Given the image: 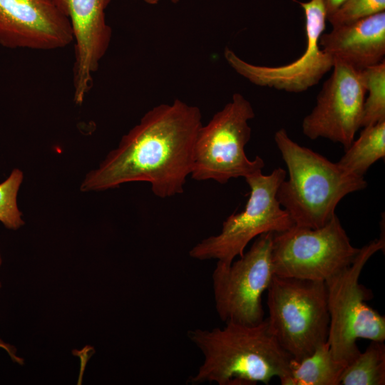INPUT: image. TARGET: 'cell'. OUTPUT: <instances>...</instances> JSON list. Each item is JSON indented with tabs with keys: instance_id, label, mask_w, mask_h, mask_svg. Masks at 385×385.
<instances>
[{
	"instance_id": "obj_1",
	"label": "cell",
	"mask_w": 385,
	"mask_h": 385,
	"mask_svg": "<svg viewBox=\"0 0 385 385\" xmlns=\"http://www.w3.org/2000/svg\"><path fill=\"white\" fill-rule=\"evenodd\" d=\"M201 118L198 107L179 99L153 107L123 135L98 167L88 172L81 190L101 191L126 183L147 182L158 197L182 194L192 172Z\"/></svg>"
},
{
	"instance_id": "obj_24",
	"label": "cell",
	"mask_w": 385,
	"mask_h": 385,
	"mask_svg": "<svg viewBox=\"0 0 385 385\" xmlns=\"http://www.w3.org/2000/svg\"><path fill=\"white\" fill-rule=\"evenodd\" d=\"M1 262H2V260H1V253H0V266L1 265ZM1 284L0 282V288H1Z\"/></svg>"
},
{
	"instance_id": "obj_12",
	"label": "cell",
	"mask_w": 385,
	"mask_h": 385,
	"mask_svg": "<svg viewBox=\"0 0 385 385\" xmlns=\"http://www.w3.org/2000/svg\"><path fill=\"white\" fill-rule=\"evenodd\" d=\"M73 42L69 19L53 0H0V45L55 50Z\"/></svg>"
},
{
	"instance_id": "obj_2",
	"label": "cell",
	"mask_w": 385,
	"mask_h": 385,
	"mask_svg": "<svg viewBox=\"0 0 385 385\" xmlns=\"http://www.w3.org/2000/svg\"><path fill=\"white\" fill-rule=\"evenodd\" d=\"M225 324L223 328L188 332V339L204 356L197 372L188 382L268 384L277 377L285 385L294 360L271 334L266 319L256 325Z\"/></svg>"
},
{
	"instance_id": "obj_10",
	"label": "cell",
	"mask_w": 385,
	"mask_h": 385,
	"mask_svg": "<svg viewBox=\"0 0 385 385\" xmlns=\"http://www.w3.org/2000/svg\"><path fill=\"white\" fill-rule=\"evenodd\" d=\"M305 16L307 46L295 61L283 66L254 65L240 58L226 48L224 56L228 64L252 83L284 91L301 93L317 84L332 69L334 60L319 44L326 28L327 14L321 0L299 3Z\"/></svg>"
},
{
	"instance_id": "obj_15",
	"label": "cell",
	"mask_w": 385,
	"mask_h": 385,
	"mask_svg": "<svg viewBox=\"0 0 385 385\" xmlns=\"http://www.w3.org/2000/svg\"><path fill=\"white\" fill-rule=\"evenodd\" d=\"M346 366L333 357L327 341L302 360L294 361L285 385H339Z\"/></svg>"
},
{
	"instance_id": "obj_3",
	"label": "cell",
	"mask_w": 385,
	"mask_h": 385,
	"mask_svg": "<svg viewBox=\"0 0 385 385\" xmlns=\"http://www.w3.org/2000/svg\"><path fill=\"white\" fill-rule=\"evenodd\" d=\"M274 139L289 175L279 185L277 198L294 225L312 229L325 225L346 195L366 188L364 177L300 145L285 129L276 131Z\"/></svg>"
},
{
	"instance_id": "obj_9",
	"label": "cell",
	"mask_w": 385,
	"mask_h": 385,
	"mask_svg": "<svg viewBox=\"0 0 385 385\" xmlns=\"http://www.w3.org/2000/svg\"><path fill=\"white\" fill-rule=\"evenodd\" d=\"M272 236L273 232L259 235L250 250L230 264L217 262L212 289L215 309L222 322L256 325L265 319L262 297L274 275Z\"/></svg>"
},
{
	"instance_id": "obj_18",
	"label": "cell",
	"mask_w": 385,
	"mask_h": 385,
	"mask_svg": "<svg viewBox=\"0 0 385 385\" xmlns=\"http://www.w3.org/2000/svg\"><path fill=\"white\" fill-rule=\"evenodd\" d=\"M361 72L368 92L361 120V127H365L385 120V60Z\"/></svg>"
},
{
	"instance_id": "obj_7",
	"label": "cell",
	"mask_w": 385,
	"mask_h": 385,
	"mask_svg": "<svg viewBox=\"0 0 385 385\" xmlns=\"http://www.w3.org/2000/svg\"><path fill=\"white\" fill-rule=\"evenodd\" d=\"M286 174L283 168H277L269 175L261 171L245 178L250 193L244 210L227 217L219 234L196 244L189 251L190 257L230 264L236 257L244 254L245 247L254 238L294 226L289 215L277 198L278 188Z\"/></svg>"
},
{
	"instance_id": "obj_14",
	"label": "cell",
	"mask_w": 385,
	"mask_h": 385,
	"mask_svg": "<svg viewBox=\"0 0 385 385\" xmlns=\"http://www.w3.org/2000/svg\"><path fill=\"white\" fill-rule=\"evenodd\" d=\"M319 44L334 61L359 71L376 65L385 56V11L332 27L321 35Z\"/></svg>"
},
{
	"instance_id": "obj_5",
	"label": "cell",
	"mask_w": 385,
	"mask_h": 385,
	"mask_svg": "<svg viewBox=\"0 0 385 385\" xmlns=\"http://www.w3.org/2000/svg\"><path fill=\"white\" fill-rule=\"evenodd\" d=\"M267 291L268 329L294 361L302 360L327 341L325 282L274 274Z\"/></svg>"
},
{
	"instance_id": "obj_4",
	"label": "cell",
	"mask_w": 385,
	"mask_h": 385,
	"mask_svg": "<svg viewBox=\"0 0 385 385\" xmlns=\"http://www.w3.org/2000/svg\"><path fill=\"white\" fill-rule=\"evenodd\" d=\"M384 236L360 248L352 263L325 282L329 326L327 342L333 357L346 366L359 354L358 339L384 342L385 317L366 303L371 291L359 283L368 260L384 250Z\"/></svg>"
},
{
	"instance_id": "obj_8",
	"label": "cell",
	"mask_w": 385,
	"mask_h": 385,
	"mask_svg": "<svg viewBox=\"0 0 385 385\" xmlns=\"http://www.w3.org/2000/svg\"><path fill=\"white\" fill-rule=\"evenodd\" d=\"M359 250L351 245L337 215L319 228L294 225L273 233L274 274L326 282L350 265Z\"/></svg>"
},
{
	"instance_id": "obj_11",
	"label": "cell",
	"mask_w": 385,
	"mask_h": 385,
	"mask_svg": "<svg viewBox=\"0 0 385 385\" xmlns=\"http://www.w3.org/2000/svg\"><path fill=\"white\" fill-rule=\"evenodd\" d=\"M366 93L361 72L335 61L315 106L302 120V133L312 140L324 138L348 148L361 127Z\"/></svg>"
},
{
	"instance_id": "obj_21",
	"label": "cell",
	"mask_w": 385,
	"mask_h": 385,
	"mask_svg": "<svg viewBox=\"0 0 385 385\" xmlns=\"http://www.w3.org/2000/svg\"><path fill=\"white\" fill-rule=\"evenodd\" d=\"M0 349H4L10 356V358L16 363L22 365L24 364V359L16 355V349L4 342L2 339H0Z\"/></svg>"
},
{
	"instance_id": "obj_23",
	"label": "cell",
	"mask_w": 385,
	"mask_h": 385,
	"mask_svg": "<svg viewBox=\"0 0 385 385\" xmlns=\"http://www.w3.org/2000/svg\"><path fill=\"white\" fill-rule=\"evenodd\" d=\"M143 1L148 4H155L160 0H143ZM170 1H171L173 3H177L179 0H170Z\"/></svg>"
},
{
	"instance_id": "obj_22",
	"label": "cell",
	"mask_w": 385,
	"mask_h": 385,
	"mask_svg": "<svg viewBox=\"0 0 385 385\" xmlns=\"http://www.w3.org/2000/svg\"><path fill=\"white\" fill-rule=\"evenodd\" d=\"M325 7L327 17L333 14L346 0H321Z\"/></svg>"
},
{
	"instance_id": "obj_20",
	"label": "cell",
	"mask_w": 385,
	"mask_h": 385,
	"mask_svg": "<svg viewBox=\"0 0 385 385\" xmlns=\"http://www.w3.org/2000/svg\"><path fill=\"white\" fill-rule=\"evenodd\" d=\"M385 11V0H346L327 21L332 27Z\"/></svg>"
},
{
	"instance_id": "obj_16",
	"label": "cell",
	"mask_w": 385,
	"mask_h": 385,
	"mask_svg": "<svg viewBox=\"0 0 385 385\" xmlns=\"http://www.w3.org/2000/svg\"><path fill=\"white\" fill-rule=\"evenodd\" d=\"M359 137L337 162L350 173L364 177L369 168L385 156V120L363 127Z\"/></svg>"
},
{
	"instance_id": "obj_19",
	"label": "cell",
	"mask_w": 385,
	"mask_h": 385,
	"mask_svg": "<svg viewBox=\"0 0 385 385\" xmlns=\"http://www.w3.org/2000/svg\"><path fill=\"white\" fill-rule=\"evenodd\" d=\"M23 178L22 171L16 168L0 183V222L10 230H17L24 225L17 205V194Z\"/></svg>"
},
{
	"instance_id": "obj_17",
	"label": "cell",
	"mask_w": 385,
	"mask_h": 385,
	"mask_svg": "<svg viewBox=\"0 0 385 385\" xmlns=\"http://www.w3.org/2000/svg\"><path fill=\"white\" fill-rule=\"evenodd\" d=\"M342 385H384L385 345L384 342L371 341L344 369L340 379Z\"/></svg>"
},
{
	"instance_id": "obj_13",
	"label": "cell",
	"mask_w": 385,
	"mask_h": 385,
	"mask_svg": "<svg viewBox=\"0 0 385 385\" xmlns=\"http://www.w3.org/2000/svg\"><path fill=\"white\" fill-rule=\"evenodd\" d=\"M69 19L74 43L73 100L81 104L93 83V74L109 47L112 29L106 19L111 0H53Z\"/></svg>"
},
{
	"instance_id": "obj_6",
	"label": "cell",
	"mask_w": 385,
	"mask_h": 385,
	"mask_svg": "<svg viewBox=\"0 0 385 385\" xmlns=\"http://www.w3.org/2000/svg\"><path fill=\"white\" fill-rule=\"evenodd\" d=\"M254 117L250 102L241 93H234L231 101L200 128L191 178L225 184L232 178H246L262 171L263 159L257 155L250 160L245 150L251 138L248 122Z\"/></svg>"
}]
</instances>
